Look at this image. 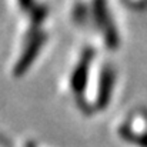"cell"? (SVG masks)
Returning <instances> with one entry per match:
<instances>
[{"label":"cell","mask_w":147,"mask_h":147,"mask_svg":"<svg viewBox=\"0 0 147 147\" xmlns=\"http://www.w3.org/2000/svg\"><path fill=\"white\" fill-rule=\"evenodd\" d=\"M94 17L98 27L104 32L106 43L110 49H116L119 45V34L114 27V23L110 20L106 0H94Z\"/></svg>","instance_id":"1"},{"label":"cell","mask_w":147,"mask_h":147,"mask_svg":"<svg viewBox=\"0 0 147 147\" xmlns=\"http://www.w3.org/2000/svg\"><path fill=\"white\" fill-rule=\"evenodd\" d=\"M46 42V34L37 32L34 33V36L30 37L29 40V45L27 47L24 49L23 54L20 56L16 67H14V74L16 76H22L27 71V69L32 66V63L34 61V59L37 57L39 51H40V47L43 46V43Z\"/></svg>","instance_id":"2"},{"label":"cell","mask_w":147,"mask_h":147,"mask_svg":"<svg viewBox=\"0 0 147 147\" xmlns=\"http://www.w3.org/2000/svg\"><path fill=\"white\" fill-rule=\"evenodd\" d=\"M93 54L94 51L92 49H87L83 56L82 60L79 61V64L76 66L73 76H71V89L77 96L83 94V90L87 84V77H89V69H90V63L93 60Z\"/></svg>","instance_id":"3"},{"label":"cell","mask_w":147,"mask_h":147,"mask_svg":"<svg viewBox=\"0 0 147 147\" xmlns=\"http://www.w3.org/2000/svg\"><path fill=\"white\" fill-rule=\"evenodd\" d=\"M114 80H116V74H114V70L109 66H106L101 71V76H100V84H98V96H97V107L98 109H106L110 97H111V93H113V89H114Z\"/></svg>","instance_id":"4"},{"label":"cell","mask_w":147,"mask_h":147,"mask_svg":"<svg viewBox=\"0 0 147 147\" xmlns=\"http://www.w3.org/2000/svg\"><path fill=\"white\" fill-rule=\"evenodd\" d=\"M30 13H32V20H33L34 24L43 22V20L46 19V16H47V10H46V7H43V6H37V7H34Z\"/></svg>","instance_id":"5"},{"label":"cell","mask_w":147,"mask_h":147,"mask_svg":"<svg viewBox=\"0 0 147 147\" xmlns=\"http://www.w3.org/2000/svg\"><path fill=\"white\" fill-rule=\"evenodd\" d=\"M19 6L22 10L30 13L33 9H34V1L33 0H19Z\"/></svg>","instance_id":"6"}]
</instances>
